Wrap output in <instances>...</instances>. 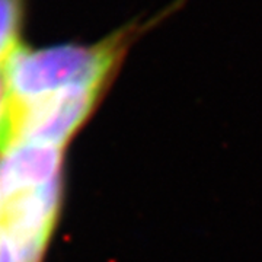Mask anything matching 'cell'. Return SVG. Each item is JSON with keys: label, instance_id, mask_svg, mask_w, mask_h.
I'll use <instances>...</instances> for the list:
<instances>
[{"label": "cell", "instance_id": "6da1fadb", "mask_svg": "<svg viewBox=\"0 0 262 262\" xmlns=\"http://www.w3.org/2000/svg\"><path fill=\"white\" fill-rule=\"evenodd\" d=\"M67 147L16 140L0 151V262H42L61 214Z\"/></svg>", "mask_w": 262, "mask_h": 262}, {"label": "cell", "instance_id": "7a4b0ae2", "mask_svg": "<svg viewBox=\"0 0 262 262\" xmlns=\"http://www.w3.org/2000/svg\"><path fill=\"white\" fill-rule=\"evenodd\" d=\"M179 3L182 2L147 20H131L94 44H63L38 50L22 46L6 67L9 99H28L75 86H111L131 47L170 16Z\"/></svg>", "mask_w": 262, "mask_h": 262}, {"label": "cell", "instance_id": "3957f363", "mask_svg": "<svg viewBox=\"0 0 262 262\" xmlns=\"http://www.w3.org/2000/svg\"><path fill=\"white\" fill-rule=\"evenodd\" d=\"M24 19V0H0V70L22 47L19 42Z\"/></svg>", "mask_w": 262, "mask_h": 262}, {"label": "cell", "instance_id": "277c9868", "mask_svg": "<svg viewBox=\"0 0 262 262\" xmlns=\"http://www.w3.org/2000/svg\"><path fill=\"white\" fill-rule=\"evenodd\" d=\"M8 105H9V92H8L6 70H0V150H2V146H3L5 131H6Z\"/></svg>", "mask_w": 262, "mask_h": 262}]
</instances>
